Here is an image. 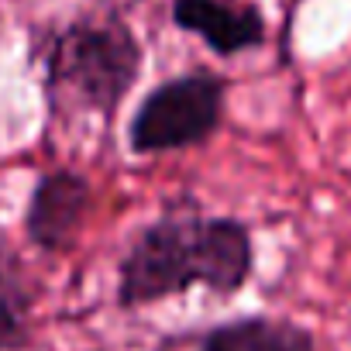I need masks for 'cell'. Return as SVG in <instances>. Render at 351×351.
Instances as JSON below:
<instances>
[{
    "mask_svg": "<svg viewBox=\"0 0 351 351\" xmlns=\"http://www.w3.org/2000/svg\"><path fill=\"white\" fill-rule=\"evenodd\" d=\"M252 272V238L245 224L224 217H162L121 265V300L128 306L176 296L190 286L234 293Z\"/></svg>",
    "mask_w": 351,
    "mask_h": 351,
    "instance_id": "cell-1",
    "label": "cell"
},
{
    "mask_svg": "<svg viewBox=\"0 0 351 351\" xmlns=\"http://www.w3.org/2000/svg\"><path fill=\"white\" fill-rule=\"evenodd\" d=\"M141 73V45L117 14L62 25L45 49V93L69 114H114Z\"/></svg>",
    "mask_w": 351,
    "mask_h": 351,
    "instance_id": "cell-2",
    "label": "cell"
},
{
    "mask_svg": "<svg viewBox=\"0 0 351 351\" xmlns=\"http://www.w3.org/2000/svg\"><path fill=\"white\" fill-rule=\"evenodd\" d=\"M224 117V80L197 69L155 86L131 117L128 145L138 155L200 145Z\"/></svg>",
    "mask_w": 351,
    "mask_h": 351,
    "instance_id": "cell-3",
    "label": "cell"
},
{
    "mask_svg": "<svg viewBox=\"0 0 351 351\" xmlns=\"http://www.w3.org/2000/svg\"><path fill=\"white\" fill-rule=\"evenodd\" d=\"M172 21L224 59L248 52L265 38L258 8L241 0H172Z\"/></svg>",
    "mask_w": 351,
    "mask_h": 351,
    "instance_id": "cell-4",
    "label": "cell"
},
{
    "mask_svg": "<svg viewBox=\"0 0 351 351\" xmlns=\"http://www.w3.org/2000/svg\"><path fill=\"white\" fill-rule=\"evenodd\" d=\"M90 207V186L83 176L56 169L35 183L32 204H28V234L42 248H59L73 238L83 214Z\"/></svg>",
    "mask_w": 351,
    "mask_h": 351,
    "instance_id": "cell-5",
    "label": "cell"
},
{
    "mask_svg": "<svg viewBox=\"0 0 351 351\" xmlns=\"http://www.w3.org/2000/svg\"><path fill=\"white\" fill-rule=\"evenodd\" d=\"M204 351H313L306 330L279 320H238L210 334Z\"/></svg>",
    "mask_w": 351,
    "mask_h": 351,
    "instance_id": "cell-6",
    "label": "cell"
},
{
    "mask_svg": "<svg viewBox=\"0 0 351 351\" xmlns=\"http://www.w3.org/2000/svg\"><path fill=\"white\" fill-rule=\"evenodd\" d=\"M28 320V286L18 258L0 245V351H8L25 337Z\"/></svg>",
    "mask_w": 351,
    "mask_h": 351,
    "instance_id": "cell-7",
    "label": "cell"
}]
</instances>
